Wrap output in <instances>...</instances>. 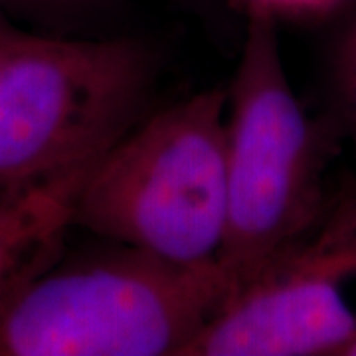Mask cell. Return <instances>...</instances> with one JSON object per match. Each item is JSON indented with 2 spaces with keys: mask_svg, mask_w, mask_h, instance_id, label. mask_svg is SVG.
<instances>
[{
  "mask_svg": "<svg viewBox=\"0 0 356 356\" xmlns=\"http://www.w3.org/2000/svg\"><path fill=\"white\" fill-rule=\"evenodd\" d=\"M341 143L329 115L311 117L297 99L277 20L248 13L228 89L226 234L218 255L232 295L325 214L332 196L327 172Z\"/></svg>",
  "mask_w": 356,
  "mask_h": 356,
  "instance_id": "6da1fadb",
  "label": "cell"
},
{
  "mask_svg": "<svg viewBox=\"0 0 356 356\" xmlns=\"http://www.w3.org/2000/svg\"><path fill=\"white\" fill-rule=\"evenodd\" d=\"M229 295L218 264L60 255L0 311V356H186Z\"/></svg>",
  "mask_w": 356,
  "mask_h": 356,
  "instance_id": "7a4b0ae2",
  "label": "cell"
},
{
  "mask_svg": "<svg viewBox=\"0 0 356 356\" xmlns=\"http://www.w3.org/2000/svg\"><path fill=\"white\" fill-rule=\"evenodd\" d=\"M228 89L145 115L91 166L74 228L182 266L218 264L226 234Z\"/></svg>",
  "mask_w": 356,
  "mask_h": 356,
  "instance_id": "3957f363",
  "label": "cell"
},
{
  "mask_svg": "<svg viewBox=\"0 0 356 356\" xmlns=\"http://www.w3.org/2000/svg\"><path fill=\"white\" fill-rule=\"evenodd\" d=\"M151 48L22 30L0 65V188L88 165L145 117Z\"/></svg>",
  "mask_w": 356,
  "mask_h": 356,
  "instance_id": "277c9868",
  "label": "cell"
},
{
  "mask_svg": "<svg viewBox=\"0 0 356 356\" xmlns=\"http://www.w3.org/2000/svg\"><path fill=\"white\" fill-rule=\"evenodd\" d=\"M356 346V188L232 295L186 356H350Z\"/></svg>",
  "mask_w": 356,
  "mask_h": 356,
  "instance_id": "5b68a950",
  "label": "cell"
},
{
  "mask_svg": "<svg viewBox=\"0 0 356 356\" xmlns=\"http://www.w3.org/2000/svg\"><path fill=\"white\" fill-rule=\"evenodd\" d=\"M95 163L0 188V311L64 254L79 192Z\"/></svg>",
  "mask_w": 356,
  "mask_h": 356,
  "instance_id": "8992f818",
  "label": "cell"
},
{
  "mask_svg": "<svg viewBox=\"0 0 356 356\" xmlns=\"http://www.w3.org/2000/svg\"><path fill=\"white\" fill-rule=\"evenodd\" d=\"M327 115L334 121L343 140L356 151V8L344 18L327 50Z\"/></svg>",
  "mask_w": 356,
  "mask_h": 356,
  "instance_id": "52a82bcc",
  "label": "cell"
},
{
  "mask_svg": "<svg viewBox=\"0 0 356 356\" xmlns=\"http://www.w3.org/2000/svg\"><path fill=\"white\" fill-rule=\"evenodd\" d=\"M245 6L248 13L271 14L275 20L293 18V20H315L321 16H331L332 13L346 6L348 0H238Z\"/></svg>",
  "mask_w": 356,
  "mask_h": 356,
  "instance_id": "ba28073f",
  "label": "cell"
},
{
  "mask_svg": "<svg viewBox=\"0 0 356 356\" xmlns=\"http://www.w3.org/2000/svg\"><path fill=\"white\" fill-rule=\"evenodd\" d=\"M20 32H22V28H14V30H10V32L0 34V65H2L4 58H6V54H8V50H10L14 38H16Z\"/></svg>",
  "mask_w": 356,
  "mask_h": 356,
  "instance_id": "9c48e42d",
  "label": "cell"
},
{
  "mask_svg": "<svg viewBox=\"0 0 356 356\" xmlns=\"http://www.w3.org/2000/svg\"><path fill=\"white\" fill-rule=\"evenodd\" d=\"M14 28H18V26L13 24V20L10 18H6L4 14H0V34H4V32H10Z\"/></svg>",
  "mask_w": 356,
  "mask_h": 356,
  "instance_id": "30bf717a",
  "label": "cell"
},
{
  "mask_svg": "<svg viewBox=\"0 0 356 356\" xmlns=\"http://www.w3.org/2000/svg\"><path fill=\"white\" fill-rule=\"evenodd\" d=\"M350 356H356V346L353 348V350H350Z\"/></svg>",
  "mask_w": 356,
  "mask_h": 356,
  "instance_id": "8fae6325",
  "label": "cell"
}]
</instances>
